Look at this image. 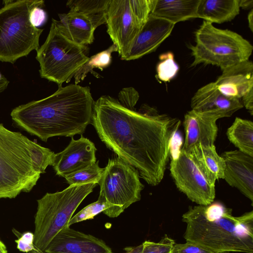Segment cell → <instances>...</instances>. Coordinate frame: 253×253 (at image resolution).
Segmentation results:
<instances>
[{
    "label": "cell",
    "instance_id": "cell-1",
    "mask_svg": "<svg viewBox=\"0 0 253 253\" xmlns=\"http://www.w3.org/2000/svg\"><path fill=\"white\" fill-rule=\"evenodd\" d=\"M91 124L107 147L137 169L149 185L162 181L172 139L180 126L178 119L146 105L136 112L102 95L94 101Z\"/></svg>",
    "mask_w": 253,
    "mask_h": 253
},
{
    "label": "cell",
    "instance_id": "cell-2",
    "mask_svg": "<svg viewBox=\"0 0 253 253\" xmlns=\"http://www.w3.org/2000/svg\"><path fill=\"white\" fill-rule=\"evenodd\" d=\"M94 103L88 86L61 85L47 97L15 107L10 116L18 126L46 142L54 136L82 135L91 124Z\"/></svg>",
    "mask_w": 253,
    "mask_h": 253
},
{
    "label": "cell",
    "instance_id": "cell-3",
    "mask_svg": "<svg viewBox=\"0 0 253 253\" xmlns=\"http://www.w3.org/2000/svg\"><path fill=\"white\" fill-rule=\"evenodd\" d=\"M184 238L214 253H253V211L235 216L221 203L190 206L182 215Z\"/></svg>",
    "mask_w": 253,
    "mask_h": 253
},
{
    "label": "cell",
    "instance_id": "cell-4",
    "mask_svg": "<svg viewBox=\"0 0 253 253\" xmlns=\"http://www.w3.org/2000/svg\"><path fill=\"white\" fill-rule=\"evenodd\" d=\"M55 153L0 123V199L30 192Z\"/></svg>",
    "mask_w": 253,
    "mask_h": 253
},
{
    "label": "cell",
    "instance_id": "cell-5",
    "mask_svg": "<svg viewBox=\"0 0 253 253\" xmlns=\"http://www.w3.org/2000/svg\"><path fill=\"white\" fill-rule=\"evenodd\" d=\"M0 9V61L14 63L40 47L43 29L32 26L30 13L42 0H5Z\"/></svg>",
    "mask_w": 253,
    "mask_h": 253
},
{
    "label": "cell",
    "instance_id": "cell-6",
    "mask_svg": "<svg viewBox=\"0 0 253 253\" xmlns=\"http://www.w3.org/2000/svg\"><path fill=\"white\" fill-rule=\"evenodd\" d=\"M97 184L69 185L62 191L46 193L37 200L34 245L44 252L55 235L68 223L85 198Z\"/></svg>",
    "mask_w": 253,
    "mask_h": 253
},
{
    "label": "cell",
    "instance_id": "cell-7",
    "mask_svg": "<svg viewBox=\"0 0 253 253\" xmlns=\"http://www.w3.org/2000/svg\"><path fill=\"white\" fill-rule=\"evenodd\" d=\"M191 45L194 60L191 67L200 64L215 65L222 71L249 60L253 46L242 36L229 30L220 29L204 20L195 33Z\"/></svg>",
    "mask_w": 253,
    "mask_h": 253
},
{
    "label": "cell",
    "instance_id": "cell-8",
    "mask_svg": "<svg viewBox=\"0 0 253 253\" xmlns=\"http://www.w3.org/2000/svg\"><path fill=\"white\" fill-rule=\"evenodd\" d=\"M88 51L87 46L79 45L64 36L52 18L46 40L37 50L41 77L58 85L69 83L89 59Z\"/></svg>",
    "mask_w": 253,
    "mask_h": 253
},
{
    "label": "cell",
    "instance_id": "cell-9",
    "mask_svg": "<svg viewBox=\"0 0 253 253\" xmlns=\"http://www.w3.org/2000/svg\"><path fill=\"white\" fill-rule=\"evenodd\" d=\"M170 171L177 188L190 200L202 206L213 202L216 179L192 152L182 148L171 158Z\"/></svg>",
    "mask_w": 253,
    "mask_h": 253
},
{
    "label": "cell",
    "instance_id": "cell-10",
    "mask_svg": "<svg viewBox=\"0 0 253 253\" xmlns=\"http://www.w3.org/2000/svg\"><path fill=\"white\" fill-rule=\"evenodd\" d=\"M98 184L99 195L123 212L141 199L144 185L135 168L119 157L109 159Z\"/></svg>",
    "mask_w": 253,
    "mask_h": 253
},
{
    "label": "cell",
    "instance_id": "cell-11",
    "mask_svg": "<svg viewBox=\"0 0 253 253\" xmlns=\"http://www.w3.org/2000/svg\"><path fill=\"white\" fill-rule=\"evenodd\" d=\"M106 23L107 33L123 60L143 26L133 14L129 0H110Z\"/></svg>",
    "mask_w": 253,
    "mask_h": 253
},
{
    "label": "cell",
    "instance_id": "cell-12",
    "mask_svg": "<svg viewBox=\"0 0 253 253\" xmlns=\"http://www.w3.org/2000/svg\"><path fill=\"white\" fill-rule=\"evenodd\" d=\"M96 151L94 143L82 135L77 140L72 137L65 149L55 154L52 166L56 175L64 177L96 163Z\"/></svg>",
    "mask_w": 253,
    "mask_h": 253
},
{
    "label": "cell",
    "instance_id": "cell-13",
    "mask_svg": "<svg viewBox=\"0 0 253 253\" xmlns=\"http://www.w3.org/2000/svg\"><path fill=\"white\" fill-rule=\"evenodd\" d=\"M46 253H113L102 240L71 228H64L51 240Z\"/></svg>",
    "mask_w": 253,
    "mask_h": 253
},
{
    "label": "cell",
    "instance_id": "cell-14",
    "mask_svg": "<svg viewBox=\"0 0 253 253\" xmlns=\"http://www.w3.org/2000/svg\"><path fill=\"white\" fill-rule=\"evenodd\" d=\"M223 178L253 203V157L238 150L225 151Z\"/></svg>",
    "mask_w": 253,
    "mask_h": 253
},
{
    "label": "cell",
    "instance_id": "cell-15",
    "mask_svg": "<svg viewBox=\"0 0 253 253\" xmlns=\"http://www.w3.org/2000/svg\"><path fill=\"white\" fill-rule=\"evenodd\" d=\"M174 24L150 15L123 60L137 59L155 51L170 35Z\"/></svg>",
    "mask_w": 253,
    "mask_h": 253
},
{
    "label": "cell",
    "instance_id": "cell-16",
    "mask_svg": "<svg viewBox=\"0 0 253 253\" xmlns=\"http://www.w3.org/2000/svg\"><path fill=\"white\" fill-rule=\"evenodd\" d=\"M58 16L60 20L54 19L61 32L70 41L82 46L91 44L95 29L106 23V13L92 16L69 11L58 14Z\"/></svg>",
    "mask_w": 253,
    "mask_h": 253
},
{
    "label": "cell",
    "instance_id": "cell-17",
    "mask_svg": "<svg viewBox=\"0 0 253 253\" xmlns=\"http://www.w3.org/2000/svg\"><path fill=\"white\" fill-rule=\"evenodd\" d=\"M219 119L220 117L213 113L192 109L188 111L183 122L185 136L182 148L187 151L197 144L214 145L218 132L216 121Z\"/></svg>",
    "mask_w": 253,
    "mask_h": 253
},
{
    "label": "cell",
    "instance_id": "cell-18",
    "mask_svg": "<svg viewBox=\"0 0 253 253\" xmlns=\"http://www.w3.org/2000/svg\"><path fill=\"white\" fill-rule=\"evenodd\" d=\"M191 107L192 110L213 113L222 118L231 116L243 105L240 99L224 95L212 82L196 92L191 100Z\"/></svg>",
    "mask_w": 253,
    "mask_h": 253
},
{
    "label": "cell",
    "instance_id": "cell-19",
    "mask_svg": "<svg viewBox=\"0 0 253 253\" xmlns=\"http://www.w3.org/2000/svg\"><path fill=\"white\" fill-rule=\"evenodd\" d=\"M214 83L224 95L241 98L253 89V62L248 60L226 68Z\"/></svg>",
    "mask_w": 253,
    "mask_h": 253
},
{
    "label": "cell",
    "instance_id": "cell-20",
    "mask_svg": "<svg viewBox=\"0 0 253 253\" xmlns=\"http://www.w3.org/2000/svg\"><path fill=\"white\" fill-rule=\"evenodd\" d=\"M200 0H155L151 15L173 24L197 18Z\"/></svg>",
    "mask_w": 253,
    "mask_h": 253
},
{
    "label": "cell",
    "instance_id": "cell-21",
    "mask_svg": "<svg viewBox=\"0 0 253 253\" xmlns=\"http://www.w3.org/2000/svg\"><path fill=\"white\" fill-rule=\"evenodd\" d=\"M239 12V0H200L197 18L221 24L231 21Z\"/></svg>",
    "mask_w": 253,
    "mask_h": 253
},
{
    "label": "cell",
    "instance_id": "cell-22",
    "mask_svg": "<svg viewBox=\"0 0 253 253\" xmlns=\"http://www.w3.org/2000/svg\"><path fill=\"white\" fill-rule=\"evenodd\" d=\"M229 140L238 150L253 157V123L248 120L236 117L227 129Z\"/></svg>",
    "mask_w": 253,
    "mask_h": 253
},
{
    "label": "cell",
    "instance_id": "cell-23",
    "mask_svg": "<svg viewBox=\"0 0 253 253\" xmlns=\"http://www.w3.org/2000/svg\"><path fill=\"white\" fill-rule=\"evenodd\" d=\"M203 164L206 170L216 180L223 178L225 164L214 145L197 144L189 150Z\"/></svg>",
    "mask_w": 253,
    "mask_h": 253
},
{
    "label": "cell",
    "instance_id": "cell-24",
    "mask_svg": "<svg viewBox=\"0 0 253 253\" xmlns=\"http://www.w3.org/2000/svg\"><path fill=\"white\" fill-rule=\"evenodd\" d=\"M102 212L109 217L113 218L118 217L122 213L118 207L108 202L104 197L99 196L97 201L85 207L72 216L68 225L70 227L74 223L92 219Z\"/></svg>",
    "mask_w": 253,
    "mask_h": 253
},
{
    "label": "cell",
    "instance_id": "cell-25",
    "mask_svg": "<svg viewBox=\"0 0 253 253\" xmlns=\"http://www.w3.org/2000/svg\"><path fill=\"white\" fill-rule=\"evenodd\" d=\"M118 52L116 45L113 43L107 49L100 51L89 57V59L76 72L74 76L75 84H78L84 80L88 73H91L96 77L99 75L93 71L94 68H98L101 70L108 67L112 61V53Z\"/></svg>",
    "mask_w": 253,
    "mask_h": 253
},
{
    "label": "cell",
    "instance_id": "cell-26",
    "mask_svg": "<svg viewBox=\"0 0 253 253\" xmlns=\"http://www.w3.org/2000/svg\"><path fill=\"white\" fill-rule=\"evenodd\" d=\"M99 161L84 169L65 175L64 177L69 185L88 183L98 184L103 169L99 167Z\"/></svg>",
    "mask_w": 253,
    "mask_h": 253
},
{
    "label": "cell",
    "instance_id": "cell-27",
    "mask_svg": "<svg viewBox=\"0 0 253 253\" xmlns=\"http://www.w3.org/2000/svg\"><path fill=\"white\" fill-rule=\"evenodd\" d=\"M110 0H69L66 5L70 11L87 15L105 14Z\"/></svg>",
    "mask_w": 253,
    "mask_h": 253
},
{
    "label": "cell",
    "instance_id": "cell-28",
    "mask_svg": "<svg viewBox=\"0 0 253 253\" xmlns=\"http://www.w3.org/2000/svg\"><path fill=\"white\" fill-rule=\"evenodd\" d=\"M159 58L160 61L156 68L158 78L163 82H169L177 74L178 66L174 59L173 53L170 52L161 54Z\"/></svg>",
    "mask_w": 253,
    "mask_h": 253
},
{
    "label": "cell",
    "instance_id": "cell-29",
    "mask_svg": "<svg viewBox=\"0 0 253 253\" xmlns=\"http://www.w3.org/2000/svg\"><path fill=\"white\" fill-rule=\"evenodd\" d=\"M175 244L174 240L166 234L158 242L144 241L141 253H171Z\"/></svg>",
    "mask_w": 253,
    "mask_h": 253
},
{
    "label": "cell",
    "instance_id": "cell-30",
    "mask_svg": "<svg viewBox=\"0 0 253 253\" xmlns=\"http://www.w3.org/2000/svg\"><path fill=\"white\" fill-rule=\"evenodd\" d=\"M155 0H129L131 11L142 26L147 21Z\"/></svg>",
    "mask_w": 253,
    "mask_h": 253
},
{
    "label": "cell",
    "instance_id": "cell-31",
    "mask_svg": "<svg viewBox=\"0 0 253 253\" xmlns=\"http://www.w3.org/2000/svg\"><path fill=\"white\" fill-rule=\"evenodd\" d=\"M139 97L138 92L132 87L124 88L118 94L119 102L124 107L132 110H135L134 106Z\"/></svg>",
    "mask_w": 253,
    "mask_h": 253
},
{
    "label": "cell",
    "instance_id": "cell-32",
    "mask_svg": "<svg viewBox=\"0 0 253 253\" xmlns=\"http://www.w3.org/2000/svg\"><path fill=\"white\" fill-rule=\"evenodd\" d=\"M171 253H214L198 244L186 242L183 244H175Z\"/></svg>",
    "mask_w": 253,
    "mask_h": 253
},
{
    "label": "cell",
    "instance_id": "cell-33",
    "mask_svg": "<svg viewBox=\"0 0 253 253\" xmlns=\"http://www.w3.org/2000/svg\"><path fill=\"white\" fill-rule=\"evenodd\" d=\"M34 233L31 232L24 233L20 238L15 240L17 249L25 253L34 250L35 248L34 245Z\"/></svg>",
    "mask_w": 253,
    "mask_h": 253
},
{
    "label": "cell",
    "instance_id": "cell-34",
    "mask_svg": "<svg viewBox=\"0 0 253 253\" xmlns=\"http://www.w3.org/2000/svg\"><path fill=\"white\" fill-rule=\"evenodd\" d=\"M29 19L32 26L38 28L43 25L46 22L47 15L42 7L37 6L31 10Z\"/></svg>",
    "mask_w": 253,
    "mask_h": 253
},
{
    "label": "cell",
    "instance_id": "cell-35",
    "mask_svg": "<svg viewBox=\"0 0 253 253\" xmlns=\"http://www.w3.org/2000/svg\"><path fill=\"white\" fill-rule=\"evenodd\" d=\"M243 107L249 111L251 116L253 115V89L246 93L242 97Z\"/></svg>",
    "mask_w": 253,
    "mask_h": 253
},
{
    "label": "cell",
    "instance_id": "cell-36",
    "mask_svg": "<svg viewBox=\"0 0 253 253\" xmlns=\"http://www.w3.org/2000/svg\"><path fill=\"white\" fill-rule=\"evenodd\" d=\"M239 5L240 8L244 9H253V0H239Z\"/></svg>",
    "mask_w": 253,
    "mask_h": 253
},
{
    "label": "cell",
    "instance_id": "cell-37",
    "mask_svg": "<svg viewBox=\"0 0 253 253\" xmlns=\"http://www.w3.org/2000/svg\"><path fill=\"white\" fill-rule=\"evenodd\" d=\"M143 248L142 244L135 247H127L124 249L125 253H141Z\"/></svg>",
    "mask_w": 253,
    "mask_h": 253
},
{
    "label": "cell",
    "instance_id": "cell-38",
    "mask_svg": "<svg viewBox=\"0 0 253 253\" xmlns=\"http://www.w3.org/2000/svg\"><path fill=\"white\" fill-rule=\"evenodd\" d=\"M9 83V81L4 76H2L0 80V93L3 91L7 87Z\"/></svg>",
    "mask_w": 253,
    "mask_h": 253
},
{
    "label": "cell",
    "instance_id": "cell-39",
    "mask_svg": "<svg viewBox=\"0 0 253 253\" xmlns=\"http://www.w3.org/2000/svg\"><path fill=\"white\" fill-rule=\"evenodd\" d=\"M249 27L252 32L253 31V9H251L248 16Z\"/></svg>",
    "mask_w": 253,
    "mask_h": 253
},
{
    "label": "cell",
    "instance_id": "cell-40",
    "mask_svg": "<svg viewBox=\"0 0 253 253\" xmlns=\"http://www.w3.org/2000/svg\"><path fill=\"white\" fill-rule=\"evenodd\" d=\"M0 253H7L6 247L0 239Z\"/></svg>",
    "mask_w": 253,
    "mask_h": 253
},
{
    "label": "cell",
    "instance_id": "cell-41",
    "mask_svg": "<svg viewBox=\"0 0 253 253\" xmlns=\"http://www.w3.org/2000/svg\"><path fill=\"white\" fill-rule=\"evenodd\" d=\"M26 253H46L44 252H42L40 250H39L37 249L36 248H35L34 250H33L29 252H27Z\"/></svg>",
    "mask_w": 253,
    "mask_h": 253
},
{
    "label": "cell",
    "instance_id": "cell-42",
    "mask_svg": "<svg viewBox=\"0 0 253 253\" xmlns=\"http://www.w3.org/2000/svg\"><path fill=\"white\" fill-rule=\"evenodd\" d=\"M3 76L1 75V74H0V80H1V79L2 78Z\"/></svg>",
    "mask_w": 253,
    "mask_h": 253
},
{
    "label": "cell",
    "instance_id": "cell-43",
    "mask_svg": "<svg viewBox=\"0 0 253 253\" xmlns=\"http://www.w3.org/2000/svg\"><path fill=\"white\" fill-rule=\"evenodd\" d=\"M229 253V252H224V253Z\"/></svg>",
    "mask_w": 253,
    "mask_h": 253
}]
</instances>
